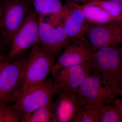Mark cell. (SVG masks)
Listing matches in <instances>:
<instances>
[{"instance_id": "6da1fadb", "label": "cell", "mask_w": 122, "mask_h": 122, "mask_svg": "<svg viewBox=\"0 0 122 122\" xmlns=\"http://www.w3.org/2000/svg\"><path fill=\"white\" fill-rule=\"evenodd\" d=\"M92 72L100 76L105 87L117 97L122 96V58L116 46L97 49L89 61Z\"/></svg>"}, {"instance_id": "7a4b0ae2", "label": "cell", "mask_w": 122, "mask_h": 122, "mask_svg": "<svg viewBox=\"0 0 122 122\" xmlns=\"http://www.w3.org/2000/svg\"><path fill=\"white\" fill-rule=\"evenodd\" d=\"M58 92L53 79H46L41 83L30 86L20 91L13 106L21 117L52 104L54 97Z\"/></svg>"}, {"instance_id": "3957f363", "label": "cell", "mask_w": 122, "mask_h": 122, "mask_svg": "<svg viewBox=\"0 0 122 122\" xmlns=\"http://www.w3.org/2000/svg\"><path fill=\"white\" fill-rule=\"evenodd\" d=\"M56 58L53 54L42 48L38 42L36 44L26 58L20 91L45 80L51 72Z\"/></svg>"}, {"instance_id": "277c9868", "label": "cell", "mask_w": 122, "mask_h": 122, "mask_svg": "<svg viewBox=\"0 0 122 122\" xmlns=\"http://www.w3.org/2000/svg\"><path fill=\"white\" fill-rule=\"evenodd\" d=\"M2 13L0 29L5 46L10 45L15 33L24 23L30 11V0H1Z\"/></svg>"}, {"instance_id": "5b68a950", "label": "cell", "mask_w": 122, "mask_h": 122, "mask_svg": "<svg viewBox=\"0 0 122 122\" xmlns=\"http://www.w3.org/2000/svg\"><path fill=\"white\" fill-rule=\"evenodd\" d=\"M69 38L59 17L49 16V19L39 16L38 43L44 49L59 57L68 44Z\"/></svg>"}, {"instance_id": "8992f818", "label": "cell", "mask_w": 122, "mask_h": 122, "mask_svg": "<svg viewBox=\"0 0 122 122\" xmlns=\"http://www.w3.org/2000/svg\"><path fill=\"white\" fill-rule=\"evenodd\" d=\"M82 39L93 51L107 46H116L122 40V20L103 24H93L86 21Z\"/></svg>"}, {"instance_id": "52a82bcc", "label": "cell", "mask_w": 122, "mask_h": 122, "mask_svg": "<svg viewBox=\"0 0 122 122\" xmlns=\"http://www.w3.org/2000/svg\"><path fill=\"white\" fill-rule=\"evenodd\" d=\"M26 58L24 56L10 61L0 73V105L14 101L20 93L24 79Z\"/></svg>"}, {"instance_id": "ba28073f", "label": "cell", "mask_w": 122, "mask_h": 122, "mask_svg": "<svg viewBox=\"0 0 122 122\" xmlns=\"http://www.w3.org/2000/svg\"><path fill=\"white\" fill-rule=\"evenodd\" d=\"M38 39L39 16L34 10H30L12 39L7 56L9 61L23 56L29 48L37 44Z\"/></svg>"}, {"instance_id": "9c48e42d", "label": "cell", "mask_w": 122, "mask_h": 122, "mask_svg": "<svg viewBox=\"0 0 122 122\" xmlns=\"http://www.w3.org/2000/svg\"><path fill=\"white\" fill-rule=\"evenodd\" d=\"M92 72L93 75L88 76L74 91L82 107L113 103L116 97L105 87L100 76L96 72Z\"/></svg>"}, {"instance_id": "30bf717a", "label": "cell", "mask_w": 122, "mask_h": 122, "mask_svg": "<svg viewBox=\"0 0 122 122\" xmlns=\"http://www.w3.org/2000/svg\"><path fill=\"white\" fill-rule=\"evenodd\" d=\"M93 51L81 38L69 39L51 70L52 75L61 68L80 65L89 61Z\"/></svg>"}, {"instance_id": "8fae6325", "label": "cell", "mask_w": 122, "mask_h": 122, "mask_svg": "<svg viewBox=\"0 0 122 122\" xmlns=\"http://www.w3.org/2000/svg\"><path fill=\"white\" fill-rule=\"evenodd\" d=\"M52 106L55 122H79L83 107L75 92L59 91Z\"/></svg>"}, {"instance_id": "7c38bea8", "label": "cell", "mask_w": 122, "mask_h": 122, "mask_svg": "<svg viewBox=\"0 0 122 122\" xmlns=\"http://www.w3.org/2000/svg\"><path fill=\"white\" fill-rule=\"evenodd\" d=\"M93 70V66L88 61L80 65L61 68L52 77L59 91L74 92L90 75Z\"/></svg>"}, {"instance_id": "4fadbf2b", "label": "cell", "mask_w": 122, "mask_h": 122, "mask_svg": "<svg viewBox=\"0 0 122 122\" xmlns=\"http://www.w3.org/2000/svg\"><path fill=\"white\" fill-rule=\"evenodd\" d=\"M62 11L59 14L60 21L69 39L82 38L86 22L82 5L66 0Z\"/></svg>"}, {"instance_id": "5bb4252c", "label": "cell", "mask_w": 122, "mask_h": 122, "mask_svg": "<svg viewBox=\"0 0 122 122\" xmlns=\"http://www.w3.org/2000/svg\"><path fill=\"white\" fill-rule=\"evenodd\" d=\"M82 5L86 21L90 24L100 25L119 20L97 5Z\"/></svg>"}, {"instance_id": "9a60e30c", "label": "cell", "mask_w": 122, "mask_h": 122, "mask_svg": "<svg viewBox=\"0 0 122 122\" xmlns=\"http://www.w3.org/2000/svg\"><path fill=\"white\" fill-rule=\"evenodd\" d=\"M39 16H47L60 13L63 9L61 0H30Z\"/></svg>"}, {"instance_id": "2e32d148", "label": "cell", "mask_w": 122, "mask_h": 122, "mask_svg": "<svg viewBox=\"0 0 122 122\" xmlns=\"http://www.w3.org/2000/svg\"><path fill=\"white\" fill-rule=\"evenodd\" d=\"M95 106L100 122H122V112L114 103L110 105H100Z\"/></svg>"}, {"instance_id": "e0dca14e", "label": "cell", "mask_w": 122, "mask_h": 122, "mask_svg": "<svg viewBox=\"0 0 122 122\" xmlns=\"http://www.w3.org/2000/svg\"><path fill=\"white\" fill-rule=\"evenodd\" d=\"M52 104L21 116L20 122H55L52 111Z\"/></svg>"}, {"instance_id": "ac0fdd59", "label": "cell", "mask_w": 122, "mask_h": 122, "mask_svg": "<svg viewBox=\"0 0 122 122\" xmlns=\"http://www.w3.org/2000/svg\"><path fill=\"white\" fill-rule=\"evenodd\" d=\"M79 122H100L96 107L92 106L83 107Z\"/></svg>"}, {"instance_id": "d6986e66", "label": "cell", "mask_w": 122, "mask_h": 122, "mask_svg": "<svg viewBox=\"0 0 122 122\" xmlns=\"http://www.w3.org/2000/svg\"><path fill=\"white\" fill-rule=\"evenodd\" d=\"M86 4L98 6L119 20H122V15L118 12L107 0H89Z\"/></svg>"}, {"instance_id": "ffe728a7", "label": "cell", "mask_w": 122, "mask_h": 122, "mask_svg": "<svg viewBox=\"0 0 122 122\" xmlns=\"http://www.w3.org/2000/svg\"><path fill=\"white\" fill-rule=\"evenodd\" d=\"M20 116L13 106H6L5 110L4 122H20Z\"/></svg>"}, {"instance_id": "44dd1931", "label": "cell", "mask_w": 122, "mask_h": 122, "mask_svg": "<svg viewBox=\"0 0 122 122\" xmlns=\"http://www.w3.org/2000/svg\"><path fill=\"white\" fill-rule=\"evenodd\" d=\"M117 11L122 15V0H107Z\"/></svg>"}, {"instance_id": "7402d4cb", "label": "cell", "mask_w": 122, "mask_h": 122, "mask_svg": "<svg viewBox=\"0 0 122 122\" xmlns=\"http://www.w3.org/2000/svg\"><path fill=\"white\" fill-rule=\"evenodd\" d=\"M10 61L7 56L0 58V73L3 68Z\"/></svg>"}, {"instance_id": "603a6c76", "label": "cell", "mask_w": 122, "mask_h": 122, "mask_svg": "<svg viewBox=\"0 0 122 122\" xmlns=\"http://www.w3.org/2000/svg\"><path fill=\"white\" fill-rule=\"evenodd\" d=\"M4 44V40L1 31L0 29V58H2L5 57L3 54V51L4 50V47H5Z\"/></svg>"}, {"instance_id": "cb8c5ba5", "label": "cell", "mask_w": 122, "mask_h": 122, "mask_svg": "<svg viewBox=\"0 0 122 122\" xmlns=\"http://www.w3.org/2000/svg\"><path fill=\"white\" fill-rule=\"evenodd\" d=\"M7 105H0V122H4L5 110Z\"/></svg>"}, {"instance_id": "d4e9b609", "label": "cell", "mask_w": 122, "mask_h": 122, "mask_svg": "<svg viewBox=\"0 0 122 122\" xmlns=\"http://www.w3.org/2000/svg\"><path fill=\"white\" fill-rule=\"evenodd\" d=\"M122 112V99L119 98H116L113 102Z\"/></svg>"}, {"instance_id": "484cf974", "label": "cell", "mask_w": 122, "mask_h": 122, "mask_svg": "<svg viewBox=\"0 0 122 122\" xmlns=\"http://www.w3.org/2000/svg\"><path fill=\"white\" fill-rule=\"evenodd\" d=\"M71 0L73 1L76 2L82 3V5L86 4L89 2V0Z\"/></svg>"}, {"instance_id": "4316f807", "label": "cell", "mask_w": 122, "mask_h": 122, "mask_svg": "<svg viewBox=\"0 0 122 122\" xmlns=\"http://www.w3.org/2000/svg\"><path fill=\"white\" fill-rule=\"evenodd\" d=\"M120 44L121 45H120V47L118 48V49L119 52L122 58V40Z\"/></svg>"}, {"instance_id": "83f0119b", "label": "cell", "mask_w": 122, "mask_h": 122, "mask_svg": "<svg viewBox=\"0 0 122 122\" xmlns=\"http://www.w3.org/2000/svg\"><path fill=\"white\" fill-rule=\"evenodd\" d=\"M2 0H0V17L2 13Z\"/></svg>"}, {"instance_id": "f1b7e54d", "label": "cell", "mask_w": 122, "mask_h": 122, "mask_svg": "<svg viewBox=\"0 0 122 122\" xmlns=\"http://www.w3.org/2000/svg\"></svg>"}]
</instances>
